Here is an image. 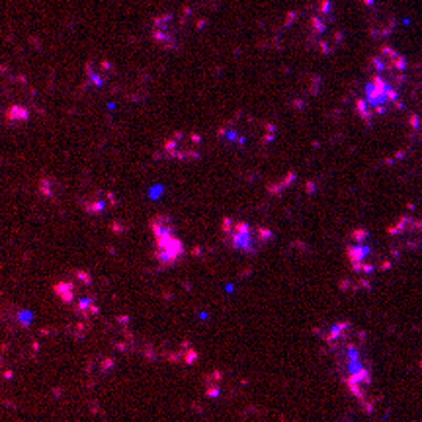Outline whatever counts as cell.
Returning a JSON list of instances; mask_svg holds the SVG:
<instances>
[{"label":"cell","mask_w":422,"mask_h":422,"mask_svg":"<svg viewBox=\"0 0 422 422\" xmlns=\"http://www.w3.org/2000/svg\"><path fill=\"white\" fill-rule=\"evenodd\" d=\"M369 74L385 80L397 90H403L407 80V59L389 45L381 47L369 61Z\"/></svg>","instance_id":"obj_7"},{"label":"cell","mask_w":422,"mask_h":422,"mask_svg":"<svg viewBox=\"0 0 422 422\" xmlns=\"http://www.w3.org/2000/svg\"><path fill=\"white\" fill-rule=\"evenodd\" d=\"M401 106V90L393 88L385 80L371 76L362 90V96L356 102V109L364 121H373L375 117H381L389 113L391 109H397Z\"/></svg>","instance_id":"obj_5"},{"label":"cell","mask_w":422,"mask_h":422,"mask_svg":"<svg viewBox=\"0 0 422 422\" xmlns=\"http://www.w3.org/2000/svg\"><path fill=\"white\" fill-rule=\"evenodd\" d=\"M368 6V32L373 37H387L397 28L395 14L379 0H366Z\"/></svg>","instance_id":"obj_9"},{"label":"cell","mask_w":422,"mask_h":422,"mask_svg":"<svg viewBox=\"0 0 422 422\" xmlns=\"http://www.w3.org/2000/svg\"><path fill=\"white\" fill-rule=\"evenodd\" d=\"M151 233L155 239V258L162 268H172L184 256V243L178 235L176 223L170 215L157 213L151 223Z\"/></svg>","instance_id":"obj_6"},{"label":"cell","mask_w":422,"mask_h":422,"mask_svg":"<svg viewBox=\"0 0 422 422\" xmlns=\"http://www.w3.org/2000/svg\"><path fill=\"white\" fill-rule=\"evenodd\" d=\"M221 235L225 245L239 254H256L274 239V231L264 225L225 217L221 223Z\"/></svg>","instance_id":"obj_4"},{"label":"cell","mask_w":422,"mask_h":422,"mask_svg":"<svg viewBox=\"0 0 422 422\" xmlns=\"http://www.w3.org/2000/svg\"><path fill=\"white\" fill-rule=\"evenodd\" d=\"M307 30V41L316 51L328 55L338 49L344 35L336 26V6L332 0H318L311 8Z\"/></svg>","instance_id":"obj_3"},{"label":"cell","mask_w":422,"mask_h":422,"mask_svg":"<svg viewBox=\"0 0 422 422\" xmlns=\"http://www.w3.org/2000/svg\"><path fill=\"white\" fill-rule=\"evenodd\" d=\"M202 151V137L192 131H176L164 141V153L174 160H196Z\"/></svg>","instance_id":"obj_8"},{"label":"cell","mask_w":422,"mask_h":422,"mask_svg":"<svg viewBox=\"0 0 422 422\" xmlns=\"http://www.w3.org/2000/svg\"><path fill=\"white\" fill-rule=\"evenodd\" d=\"M180 30H182V22L178 16L174 14H162L157 16L151 24V35L157 41L160 47L166 49H174L180 43Z\"/></svg>","instance_id":"obj_10"},{"label":"cell","mask_w":422,"mask_h":422,"mask_svg":"<svg viewBox=\"0 0 422 422\" xmlns=\"http://www.w3.org/2000/svg\"><path fill=\"white\" fill-rule=\"evenodd\" d=\"M113 74V69L107 61H88L86 63V78L94 86L106 84Z\"/></svg>","instance_id":"obj_11"},{"label":"cell","mask_w":422,"mask_h":422,"mask_svg":"<svg viewBox=\"0 0 422 422\" xmlns=\"http://www.w3.org/2000/svg\"><path fill=\"white\" fill-rule=\"evenodd\" d=\"M322 340L334 360L340 379L352 395L364 399L371 385V366L364 330L350 320H338L322 334Z\"/></svg>","instance_id":"obj_1"},{"label":"cell","mask_w":422,"mask_h":422,"mask_svg":"<svg viewBox=\"0 0 422 422\" xmlns=\"http://www.w3.org/2000/svg\"><path fill=\"white\" fill-rule=\"evenodd\" d=\"M217 137L223 145L239 151H260L274 141L276 127L266 119L239 111L219 127Z\"/></svg>","instance_id":"obj_2"}]
</instances>
